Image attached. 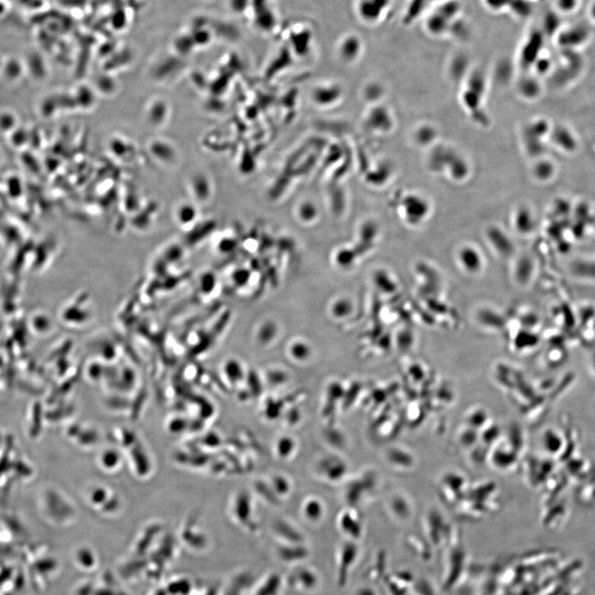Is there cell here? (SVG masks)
I'll return each instance as SVG.
<instances>
[{"label": "cell", "mask_w": 595, "mask_h": 595, "mask_svg": "<svg viewBox=\"0 0 595 595\" xmlns=\"http://www.w3.org/2000/svg\"><path fill=\"white\" fill-rule=\"evenodd\" d=\"M589 17L592 19V21L595 23V2L590 6L589 8Z\"/></svg>", "instance_id": "30bf717a"}, {"label": "cell", "mask_w": 595, "mask_h": 595, "mask_svg": "<svg viewBox=\"0 0 595 595\" xmlns=\"http://www.w3.org/2000/svg\"><path fill=\"white\" fill-rule=\"evenodd\" d=\"M278 334V326L271 320L264 322L257 331V339L262 346L269 345Z\"/></svg>", "instance_id": "6da1fadb"}, {"label": "cell", "mask_w": 595, "mask_h": 595, "mask_svg": "<svg viewBox=\"0 0 595 595\" xmlns=\"http://www.w3.org/2000/svg\"><path fill=\"white\" fill-rule=\"evenodd\" d=\"M252 277V272L247 268H239L232 274L234 285L238 288L245 287L249 283Z\"/></svg>", "instance_id": "52a82bcc"}, {"label": "cell", "mask_w": 595, "mask_h": 595, "mask_svg": "<svg viewBox=\"0 0 595 595\" xmlns=\"http://www.w3.org/2000/svg\"><path fill=\"white\" fill-rule=\"evenodd\" d=\"M290 354L298 362H305L311 357V346L304 341H296L290 346Z\"/></svg>", "instance_id": "3957f363"}, {"label": "cell", "mask_w": 595, "mask_h": 595, "mask_svg": "<svg viewBox=\"0 0 595 595\" xmlns=\"http://www.w3.org/2000/svg\"><path fill=\"white\" fill-rule=\"evenodd\" d=\"M318 216V209L314 204L305 202L299 208V217L305 223L314 221Z\"/></svg>", "instance_id": "8992f818"}, {"label": "cell", "mask_w": 595, "mask_h": 595, "mask_svg": "<svg viewBox=\"0 0 595 595\" xmlns=\"http://www.w3.org/2000/svg\"><path fill=\"white\" fill-rule=\"evenodd\" d=\"M225 372L228 378L232 383H236L243 377V369L240 363L236 360H230L225 365Z\"/></svg>", "instance_id": "5b68a950"}, {"label": "cell", "mask_w": 595, "mask_h": 595, "mask_svg": "<svg viewBox=\"0 0 595 595\" xmlns=\"http://www.w3.org/2000/svg\"><path fill=\"white\" fill-rule=\"evenodd\" d=\"M286 377L285 373L281 372L280 370H272V372L268 374V379H269L271 383H274L275 384L285 382Z\"/></svg>", "instance_id": "ba28073f"}, {"label": "cell", "mask_w": 595, "mask_h": 595, "mask_svg": "<svg viewBox=\"0 0 595 595\" xmlns=\"http://www.w3.org/2000/svg\"><path fill=\"white\" fill-rule=\"evenodd\" d=\"M331 314L336 319H343L348 318L353 312V304L348 298H340L334 301L331 306Z\"/></svg>", "instance_id": "7a4b0ae2"}, {"label": "cell", "mask_w": 595, "mask_h": 595, "mask_svg": "<svg viewBox=\"0 0 595 595\" xmlns=\"http://www.w3.org/2000/svg\"><path fill=\"white\" fill-rule=\"evenodd\" d=\"M237 247V242L232 239H226L224 240L221 245V249L223 252H231L234 249H235Z\"/></svg>", "instance_id": "9c48e42d"}, {"label": "cell", "mask_w": 595, "mask_h": 595, "mask_svg": "<svg viewBox=\"0 0 595 595\" xmlns=\"http://www.w3.org/2000/svg\"><path fill=\"white\" fill-rule=\"evenodd\" d=\"M358 255V252L350 248H343L336 253V262L339 266L343 268H348L352 266L355 260V257Z\"/></svg>", "instance_id": "277c9868"}]
</instances>
